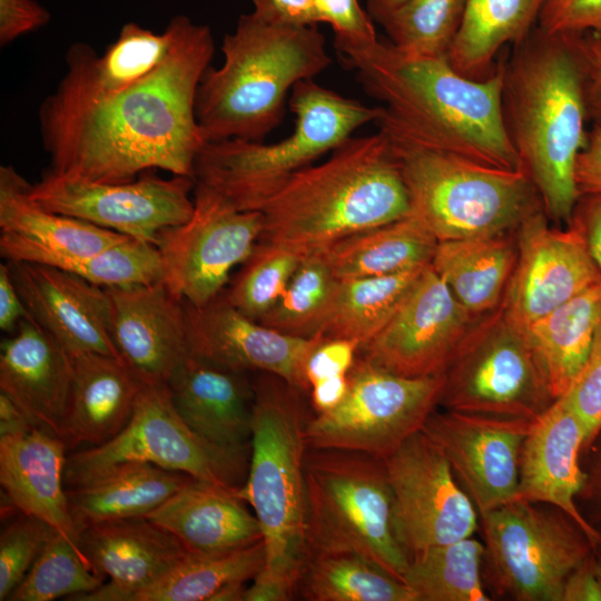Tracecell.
I'll return each mask as SVG.
<instances>
[{
	"mask_svg": "<svg viewBox=\"0 0 601 601\" xmlns=\"http://www.w3.org/2000/svg\"><path fill=\"white\" fill-rule=\"evenodd\" d=\"M258 19L280 26L312 27L319 23L315 0H252Z\"/></svg>",
	"mask_w": 601,
	"mask_h": 601,
	"instance_id": "obj_53",
	"label": "cell"
},
{
	"mask_svg": "<svg viewBox=\"0 0 601 601\" xmlns=\"http://www.w3.org/2000/svg\"><path fill=\"white\" fill-rule=\"evenodd\" d=\"M106 289L124 361L144 383H167L190 354L184 300L161 280Z\"/></svg>",
	"mask_w": 601,
	"mask_h": 601,
	"instance_id": "obj_23",
	"label": "cell"
},
{
	"mask_svg": "<svg viewBox=\"0 0 601 601\" xmlns=\"http://www.w3.org/2000/svg\"><path fill=\"white\" fill-rule=\"evenodd\" d=\"M600 494H601V479H600Z\"/></svg>",
	"mask_w": 601,
	"mask_h": 601,
	"instance_id": "obj_62",
	"label": "cell"
},
{
	"mask_svg": "<svg viewBox=\"0 0 601 601\" xmlns=\"http://www.w3.org/2000/svg\"><path fill=\"white\" fill-rule=\"evenodd\" d=\"M304 475L309 554H354L404 582L410 559L394 532L383 460L356 451L308 447Z\"/></svg>",
	"mask_w": 601,
	"mask_h": 601,
	"instance_id": "obj_8",
	"label": "cell"
},
{
	"mask_svg": "<svg viewBox=\"0 0 601 601\" xmlns=\"http://www.w3.org/2000/svg\"><path fill=\"white\" fill-rule=\"evenodd\" d=\"M289 109L295 127L286 138L265 144L245 139L208 141L199 152L195 180L236 208L259 211L295 174L332 152L361 126L375 122L381 107H370L318 85L299 81Z\"/></svg>",
	"mask_w": 601,
	"mask_h": 601,
	"instance_id": "obj_7",
	"label": "cell"
},
{
	"mask_svg": "<svg viewBox=\"0 0 601 601\" xmlns=\"http://www.w3.org/2000/svg\"><path fill=\"white\" fill-rule=\"evenodd\" d=\"M545 0H466L460 29L447 53L452 68L483 80L497 67L494 58L506 43L523 41L536 27Z\"/></svg>",
	"mask_w": 601,
	"mask_h": 601,
	"instance_id": "obj_37",
	"label": "cell"
},
{
	"mask_svg": "<svg viewBox=\"0 0 601 601\" xmlns=\"http://www.w3.org/2000/svg\"><path fill=\"white\" fill-rule=\"evenodd\" d=\"M561 397L583 423L589 445L601 431V325L584 366Z\"/></svg>",
	"mask_w": 601,
	"mask_h": 601,
	"instance_id": "obj_48",
	"label": "cell"
},
{
	"mask_svg": "<svg viewBox=\"0 0 601 601\" xmlns=\"http://www.w3.org/2000/svg\"><path fill=\"white\" fill-rule=\"evenodd\" d=\"M39 427L6 393L0 392V436L28 432Z\"/></svg>",
	"mask_w": 601,
	"mask_h": 601,
	"instance_id": "obj_59",
	"label": "cell"
},
{
	"mask_svg": "<svg viewBox=\"0 0 601 601\" xmlns=\"http://www.w3.org/2000/svg\"><path fill=\"white\" fill-rule=\"evenodd\" d=\"M72 365L61 437L68 447L104 444L129 423L145 383L117 357L79 353Z\"/></svg>",
	"mask_w": 601,
	"mask_h": 601,
	"instance_id": "obj_30",
	"label": "cell"
},
{
	"mask_svg": "<svg viewBox=\"0 0 601 601\" xmlns=\"http://www.w3.org/2000/svg\"><path fill=\"white\" fill-rule=\"evenodd\" d=\"M191 354L167 382L184 422L206 441L227 449L250 447L253 381Z\"/></svg>",
	"mask_w": 601,
	"mask_h": 601,
	"instance_id": "obj_28",
	"label": "cell"
},
{
	"mask_svg": "<svg viewBox=\"0 0 601 601\" xmlns=\"http://www.w3.org/2000/svg\"><path fill=\"white\" fill-rule=\"evenodd\" d=\"M48 265L104 288L146 285L162 278L157 246L130 237L96 254L61 257Z\"/></svg>",
	"mask_w": 601,
	"mask_h": 601,
	"instance_id": "obj_45",
	"label": "cell"
},
{
	"mask_svg": "<svg viewBox=\"0 0 601 601\" xmlns=\"http://www.w3.org/2000/svg\"><path fill=\"white\" fill-rule=\"evenodd\" d=\"M265 562L263 541L224 553L188 552L150 585L131 593L127 601H240L245 583Z\"/></svg>",
	"mask_w": 601,
	"mask_h": 601,
	"instance_id": "obj_36",
	"label": "cell"
},
{
	"mask_svg": "<svg viewBox=\"0 0 601 601\" xmlns=\"http://www.w3.org/2000/svg\"><path fill=\"white\" fill-rule=\"evenodd\" d=\"M578 53L588 118L601 126V31L572 33Z\"/></svg>",
	"mask_w": 601,
	"mask_h": 601,
	"instance_id": "obj_50",
	"label": "cell"
},
{
	"mask_svg": "<svg viewBox=\"0 0 601 601\" xmlns=\"http://www.w3.org/2000/svg\"><path fill=\"white\" fill-rule=\"evenodd\" d=\"M480 318L455 299L428 265L393 317L358 348L357 356L405 377L442 375Z\"/></svg>",
	"mask_w": 601,
	"mask_h": 601,
	"instance_id": "obj_17",
	"label": "cell"
},
{
	"mask_svg": "<svg viewBox=\"0 0 601 601\" xmlns=\"http://www.w3.org/2000/svg\"><path fill=\"white\" fill-rule=\"evenodd\" d=\"M30 314L14 285L8 264L0 265V329L14 332L21 321Z\"/></svg>",
	"mask_w": 601,
	"mask_h": 601,
	"instance_id": "obj_55",
	"label": "cell"
},
{
	"mask_svg": "<svg viewBox=\"0 0 601 601\" xmlns=\"http://www.w3.org/2000/svg\"><path fill=\"white\" fill-rule=\"evenodd\" d=\"M68 449L42 427L0 436V484L20 513L47 522L79 546L65 487Z\"/></svg>",
	"mask_w": 601,
	"mask_h": 601,
	"instance_id": "obj_29",
	"label": "cell"
},
{
	"mask_svg": "<svg viewBox=\"0 0 601 601\" xmlns=\"http://www.w3.org/2000/svg\"><path fill=\"white\" fill-rule=\"evenodd\" d=\"M579 197L601 195V126L594 125L587 135L574 171Z\"/></svg>",
	"mask_w": 601,
	"mask_h": 601,
	"instance_id": "obj_54",
	"label": "cell"
},
{
	"mask_svg": "<svg viewBox=\"0 0 601 601\" xmlns=\"http://www.w3.org/2000/svg\"><path fill=\"white\" fill-rule=\"evenodd\" d=\"M585 445L587 432L580 417L562 397L555 400L534 421L522 445L516 499L560 509L597 546L601 544V534L574 502L585 483L579 465V454Z\"/></svg>",
	"mask_w": 601,
	"mask_h": 601,
	"instance_id": "obj_26",
	"label": "cell"
},
{
	"mask_svg": "<svg viewBox=\"0 0 601 601\" xmlns=\"http://www.w3.org/2000/svg\"><path fill=\"white\" fill-rule=\"evenodd\" d=\"M562 601H601V583L589 556L565 580Z\"/></svg>",
	"mask_w": 601,
	"mask_h": 601,
	"instance_id": "obj_57",
	"label": "cell"
},
{
	"mask_svg": "<svg viewBox=\"0 0 601 601\" xmlns=\"http://www.w3.org/2000/svg\"><path fill=\"white\" fill-rule=\"evenodd\" d=\"M339 282L323 253L303 257L285 293L258 323L295 337L318 336Z\"/></svg>",
	"mask_w": 601,
	"mask_h": 601,
	"instance_id": "obj_41",
	"label": "cell"
},
{
	"mask_svg": "<svg viewBox=\"0 0 601 601\" xmlns=\"http://www.w3.org/2000/svg\"><path fill=\"white\" fill-rule=\"evenodd\" d=\"M593 563L597 577L601 583V553L598 555L597 559H593Z\"/></svg>",
	"mask_w": 601,
	"mask_h": 601,
	"instance_id": "obj_61",
	"label": "cell"
},
{
	"mask_svg": "<svg viewBox=\"0 0 601 601\" xmlns=\"http://www.w3.org/2000/svg\"><path fill=\"white\" fill-rule=\"evenodd\" d=\"M184 304L191 355L237 372L270 373L309 390L306 362L324 338L295 337L267 327L240 313L224 293L200 307Z\"/></svg>",
	"mask_w": 601,
	"mask_h": 601,
	"instance_id": "obj_20",
	"label": "cell"
},
{
	"mask_svg": "<svg viewBox=\"0 0 601 601\" xmlns=\"http://www.w3.org/2000/svg\"><path fill=\"white\" fill-rule=\"evenodd\" d=\"M382 460L392 490L394 532L408 559L473 535L480 514L447 460L422 431Z\"/></svg>",
	"mask_w": 601,
	"mask_h": 601,
	"instance_id": "obj_16",
	"label": "cell"
},
{
	"mask_svg": "<svg viewBox=\"0 0 601 601\" xmlns=\"http://www.w3.org/2000/svg\"><path fill=\"white\" fill-rule=\"evenodd\" d=\"M56 531L47 522L21 513L1 532L0 601H8Z\"/></svg>",
	"mask_w": 601,
	"mask_h": 601,
	"instance_id": "obj_46",
	"label": "cell"
},
{
	"mask_svg": "<svg viewBox=\"0 0 601 601\" xmlns=\"http://www.w3.org/2000/svg\"><path fill=\"white\" fill-rule=\"evenodd\" d=\"M72 365L69 353L31 317L2 339L0 392L39 426L61 436Z\"/></svg>",
	"mask_w": 601,
	"mask_h": 601,
	"instance_id": "obj_27",
	"label": "cell"
},
{
	"mask_svg": "<svg viewBox=\"0 0 601 601\" xmlns=\"http://www.w3.org/2000/svg\"><path fill=\"white\" fill-rule=\"evenodd\" d=\"M311 402L316 413L328 412L338 406L348 392L347 375L322 380L309 388Z\"/></svg>",
	"mask_w": 601,
	"mask_h": 601,
	"instance_id": "obj_58",
	"label": "cell"
},
{
	"mask_svg": "<svg viewBox=\"0 0 601 601\" xmlns=\"http://www.w3.org/2000/svg\"><path fill=\"white\" fill-rule=\"evenodd\" d=\"M33 321L69 353H97L124 361L111 335L106 288L58 267L7 262Z\"/></svg>",
	"mask_w": 601,
	"mask_h": 601,
	"instance_id": "obj_21",
	"label": "cell"
},
{
	"mask_svg": "<svg viewBox=\"0 0 601 601\" xmlns=\"http://www.w3.org/2000/svg\"><path fill=\"white\" fill-rule=\"evenodd\" d=\"M250 456L237 496L254 510L265 562L245 601H286L309 554L306 526L305 430L311 415L300 388L270 373L253 380Z\"/></svg>",
	"mask_w": 601,
	"mask_h": 601,
	"instance_id": "obj_5",
	"label": "cell"
},
{
	"mask_svg": "<svg viewBox=\"0 0 601 601\" xmlns=\"http://www.w3.org/2000/svg\"><path fill=\"white\" fill-rule=\"evenodd\" d=\"M518 259V229L439 242L431 266L474 317L497 309Z\"/></svg>",
	"mask_w": 601,
	"mask_h": 601,
	"instance_id": "obj_33",
	"label": "cell"
},
{
	"mask_svg": "<svg viewBox=\"0 0 601 601\" xmlns=\"http://www.w3.org/2000/svg\"><path fill=\"white\" fill-rule=\"evenodd\" d=\"M79 546L92 570L109 581L73 601H127L188 553L174 534L146 518L91 525L80 533Z\"/></svg>",
	"mask_w": 601,
	"mask_h": 601,
	"instance_id": "obj_25",
	"label": "cell"
},
{
	"mask_svg": "<svg viewBox=\"0 0 601 601\" xmlns=\"http://www.w3.org/2000/svg\"><path fill=\"white\" fill-rule=\"evenodd\" d=\"M348 392L335 408L307 422L308 447L337 449L384 459L422 430L439 405L443 377H405L364 358L347 373Z\"/></svg>",
	"mask_w": 601,
	"mask_h": 601,
	"instance_id": "obj_13",
	"label": "cell"
},
{
	"mask_svg": "<svg viewBox=\"0 0 601 601\" xmlns=\"http://www.w3.org/2000/svg\"><path fill=\"white\" fill-rule=\"evenodd\" d=\"M480 519L496 581L520 601H562L565 580L595 548L549 504L514 499Z\"/></svg>",
	"mask_w": 601,
	"mask_h": 601,
	"instance_id": "obj_12",
	"label": "cell"
},
{
	"mask_svg": "<svg viewBox=\"0 0 601 601\" xmlns=\"http://www.w3.org/2000/svg\"><path fill=\"white\" fill-rule=\"evenodd\" d=\"M466 0H406L384 23L398 50L422 57L447 58L460 29Z\"/></svg>",
	"mask_w": 601,
	"mask_h": 601,
	"instance_id": "obj_43",
	"label": "cell"
},
{
	"mask_svg": "<svg viewBox=\"0 0 601 601\" xmlns=\"http://www.w3.org/2000/svg\"><path fill=\"white\" fill-rule=\"evenodd\" d=\"M503 67L502 114L510 141L548 218L570 224L580 198L575 164L588 135L573 35L536 26Z\"/></svg>",
	"mask_w": 601,
	"mask_h": 601,
	"instance_id": "obj_3",
	"label": "cell"
},
{
	"mask_svg": "<svg viewBox=\"0 0 601 601\" xmlns=\"http://www.w3.org/2000/svg\"><path fill=\"white\" fill-rule=\"evenodd\" d=\"M319 22L334 31V46L341 57L372 48L378 38L370 13L358 0H315Z\"/></svg>",
	"mask_w": 601,
	"mask_h": 601,
	"instance_id": "obj_47",
	"label": "cell"
},
{
	"mask_svg": "<svg viewBox=\"0 0 601 601\" xmlns=\"http://www.w3.org/2000/svg\"><path fill=\"white\" fill-rule=\"evenodd\" d=\"M302 258L287 247L257 242L223 293L235 308L258 322L285 293Z\"/></svg>",
	"mask_w": 601,
	"mask_h": 601,
	"instance_id": "obj_44",
	"label": "cell"
},
{
	"mask_svg": "<svg viewBox=\"0 0 601 601\" xmlns=\"http://www.w3.org/2000/svg\"><path fill=\"white\" fill-rule=\"evenodd\" d=\"M426 267L341 280L318 336L348 339L363 346L393 317Z\"/></svg>",
	"mask_w": 601,
	"mask_h": 601,
	"instance_id": "obj_38",
	"label": "cell"
},
{
	"mask_svg": "<svg viewBox=\"0 0 601 601\" xmlns=\"http://www.w3.org/2000/svg\"><path fill=\"white\" fill-rule=\"evenodd\" d=\"M164 61L127 89L88 107L39 115L50 170L93 183H125L147 170L194 177L208 142L196 118L199 82L215 43L207 26L176 16Z\"/></svg>",
	"mask_w": 601,
	"mask_h": 601,
	"instance_id": "obj_1",
	"label": "cell"
},
{
	"mask_svg": "<svg viewBox=\"0 0 601 601\" xmlns=\"http://www.w3.org/2000/svg\"><path fill=\"white\" fill-rule=\"evenodd\" d=\"M221 52V66L206 69L196 96V118L208 141H263L283 121L294 86L332 63L317 26L274 24L253 13L240 16Z\"/></svg>",
	"mask_w": 601,
	"mask_h": 601,
	"instance_id": "obj_6",
	"label": "cell"
},
{
	"mask_svg": "<svg viewBox=\"0 0 601 601\" xmlns=\"http://www.w3.org/2000/svg\"><path fill=\"white\" fill-rule=\"evenodd\" d=\"M262 229L260 211L240 210L195 180L190 218L157 236L161 282L191 306L206 305L224 292L231 270L249 256Z\"/></svg>",
	"mask_w": 601,
	"mask_h": 601,
	"instance_id": "obj_14",
	"label": "cell"
},
{
	"mask_svg": "<svg viewBox=\"0 0 601 601\" xmlns=\"http://www.w3.org/2000/svg\"><path fill=\"white\" fill-rule=\"evenodd\" d=\"M437 238L414 216L349 235L325 255L339 279L393 275L432 263Z\"/></svg>",
	"mask_w": 601,
	"mask_h": 601,
	"instance_id": "obj_35",
	"label": "cell"
},
{
	"mask_svg": "<svg viewBox=\"0 0 601 601\" xmlns=\"http://www.w3.org/2000/svg\"><path fill=\"white\" fill-rule=\"evenodd\" d=\"M406 0H366L367 12L372 19L380 24L383 23L405 2Z\"/></svg>",
	"mask_w": 601,
	"mask_h": 601,
	"instance_id": "obj_60",
	"label": "cell"
},
{
	"mask_svg": "<svg viewBox=\"0 0 601 601\" xmlns=\"http://www.w3.org/2000/svg\"><path fill=\"white\" fill-rule=\"evenodd\" d=\"M191 476L145 462H125L67 489L78 534L95 524L146 518Z\"/></svg>",
	"mask_w": 601,
	"mask_h": 601,
	"instance_id": "obj_32",
	"label": "cell"
},
{
	"mask_svg": "<svg viewBox=\"0 0 601 601\" xmlns=\"http://www.w3.org/2000/svg\"><path fill=\"white\" fill-rule=\"evenodd\" d=\"M249 450L206 441L179 416L167 383H145L129 423L117 436L68 455L65 482L72 487L115 465L145 462L238 490L247 476Z\"/></svg>",
	"mask_w": 601,
	"mask_h": 601,
	"instance_id": "obj_10",
	"label": "cell"
},
{
	"mask_svg": "<svg viewBox=\"0 0 601 601\" xmlns=\"http://www.w3.org/2000/svg\"><path fill=\"white\" fill-rule=\"evenodd\" d=\"M49 21V11L36 0H0L1 47L38 30Z\"/></svg>",
	"mask_w": 601,
	"mask_h": 601,
	"instance_id": "obj_52",
	"label": "cell"
},
{
	"mask_svg": "<svg viewBox=\"0 0 601 601\" xmlns=\"http://www.w3.org/2000/svg\"><path fill=\"white\" fill-rule=\"evenodd\" d=\"M191 177L157 176L154 170L125 183H93L51 171L29 195L51 211L75 217L156 245L158 234L188 220L194 211Z\"/></svg>",
	"mask_w": 601,
	"mask_h": 601,
	"instance_id": "obj_15",
	"label": "cell"
},
{
	"mask_svg": "<svg viewBox=\"0 0 601 601\" xmlns=\"http://www.w3.org/2000/svg\"><path fill=\"white\" fill-rule=\"evenodd\" d=\"M13 166L0 167V254L7 262L48 265L96 254L128 236L38 205Z\"/></svg>",
	"mask_w": 601,
	"mask_h": 601,
	"instance_id": "obj_24",
	"label": "cell"
},
{
	"mask_svg": "<svg viewBox=\"0 0 601 601\" xmlns=\"http://www.w3.org/2000/svg\"><path fill=\"white\" fill-rule=\"evenodd\" d=\"M296 595L307 601H417L406 583L348 553H311Z\"/></svg>",
	"mask_w": 601,
	"mask_h": 601,
	"instance_id": "obj_39",
	"label": "cell"
},
{
	"mask_svg": "<svg viewBox=\"0 0 601 601\" xmlns=\"http://www.w3.org/2000/svg\"><path fill=\"white\" fill-rule=\"evenodd\" d=\"M177 30V17L161 33L128 22L101 56L89 45H72L66 55L67 71L56 90L42 101L39 115L88 107L127 89L164 61Z\"/></svg>",
	"mask_w": 601,
	"mask_h": 601,
	"instance_id": "obj_22",
	"label": "cell"
},
{
	"mask_svg": "<svg viewBox=\"0 0 601 601\" xmlns=\"http://www.w3.org/2000/svg\"><path fill=\"white\" fill-rule=\"evenodd\" d=\"M572 219L581 227L592 257L601 270V195L580 197Z\"/></svg>",
	"mask_w": 601,
	"mask_h": 601,
	"instance_id": "obj_56",
	"label": "cell"
},
{
	"mask_svg": "<svg viewBox=\"0 0 601 601\" xmlns=\"http://www.w3.org/2000/svg\"><path fill=\"white\" fill-rule=\"evenodd\" d=\"M392 145L408 193L410 215L439 242L515 230L526 217L543 209L524 170Z\"/></svg>",
	"mask_w": 601,
	"mask_h": 601,
	"instance_id": "obj_9",
	"label": "cell"
},
{
	"mask_svg": "<svg viewBox=\"0 0 601 601\" xmlns=\"http://www.w3.org/2000/svg\"><path fill=\"white\" fill-rule=\"evenodd\" d=\"M358 348V344L348 339H323L306 362L305 375L309 388L322 380L347 375Z\"/></svg>",
	"mask_w": 601,
	"mask_h": 601,
	"instance_id": "obj_51",
	"label": "cell"
},
{
	"mask_svg": "<svg viewBox=\"0 0 601 601\" xmlns=\"http://www.w3.org/2000/svg\"><path fill=\"white\" fill-rule=\"evenodd\" d=\"M342 59L367 96L382 102L375 124L392 144L523 170L503 120V63L474 80L447 58L408 55L388 40Z\"/></svg>",
	"mask_w": 601,
	"mask_h": 601,
	"instance_id": "obj_2",
	"label": "cell"
},
{
	"mask_svg": "<svg viewBox=\"0 0 601 601\" xmlns=\"http://www.w3.org/2000/svg\"><path fill=\"white\" fill-rule=\"evenodd\" d=\"M601 282L581 227L552 228L540 209L518 227V259L501 308L516 327L530 324Z\"/></svg>",
	"mask_w": 601,
	"mask_h": 601,
	"instance_id": "obj_18",
	"label": "cell"
},
{
	"mask_svg": "<svg viewBox=\"0 0 601 601\" xmlns=\"http://www.w3.org/2000/svg\"><path fill=\"white\" fill-rule=\"evenodd\" d=\"M236 491L191 477L146 519L174 534L191 553L242 549L263 541V533Z\"/></svg>",
	"mask_w": 601,
	"mask_h": 601,
	"instance_id": "obj_31",
	"label": "cell"
},
{
	"mask_svg": "<svg viewBox=\"0 0 601 601\" xmlns=\"http://www.w3.org/2000/svg\"><path fill=\"white\" fill-rule=\"evenodd\" d=\"M485 544L473 536L415 553L404 582L417 601H487L481 580Z\"/></svg>",
	"mask_w": 601,
	"mask_h": 601,
	"instance_id": "obj_40",
	"label": "cell"
},
{
	"mask_svg": "<svg viewBox=\"0 0 601 601\" xmlns=\"http://www.w3.org/2000/svg\"><path fill=\"white\" fill-rule=\"evenodd\" d=\"M104 582L81 549L56 531L8 601L70 600L95 591Z\"/></svg>",
	"mask_w": 601,
	"mask_h": 601,
	"instance_id": "obj_42",
	"label": "cell"
},
{
	"mask_svg": "<svg viewBox=\"0 0 601 601\" xmlns=\"http://www.w3.org/2000/svg\"><path fill=\"white\" fill-rule=\"evenodd\" d=\"M535 420L435 408L421 431L447 460L482 515L516 499L521 450Z\"/></svg>",
	"mask_w": 601,
	"mask_h": 601,
	"instance_id": "obj_19",
	"label": "cell"
},
{
	"mask_svg": "<svg viewBox=\"0 0 601 601\" xmlns=\"http://www.w3.org/2000/svg\"><path fill=\"white\" fill-rule=\"evenodd\" d=\"M259 211L258 242L305 257L410 215L411 204L395 149L378 131L346 139L324 162L295 174Z\"/></svg>",
	"mask_w": 601,
	"mask_h": 601,
	"instance_id": "obj_4",
	"label": "cell"
},
{
	"mask_svg": "<svg viewBox=\"0 0 601 601\" xmlns=\"http://www.w3.org/2000/svg\"><path fill=\"white\" fill-rule=\"evenodd\" d=\"M536 26L549 33L601 31V0H545Z\"/></svg>",
	"mask_w": 601,
	"mask_h": 601,
	"instance_id": "obj_49",
	"label": "cell"
},
{
	"mask_svg": "<svg viewBox=\"0 0 601 601\" xmlns=\"http://www.w3.org/2000/svg\"><path fill=\"white\" fill-rule=\"evenodd\" d=\"M601 325V282L530 324L526 337L554 400L584 366Z\"/></svg>",
	"mask_w": 601,
	"mask_h": 601,
	"instance_id": "obj_34",
	"label": "cell"
},
{
	"mask_svg": "<svg viewBox=\"0 0 601 601\" xmlns=\"http://www.w3.org/2000/svg\"><path fill=\"white\" fill-rule=\"evenodd\" d=\"M442 377L445 410L535 420L555 401L525 332L501 306L474 324Z\"/></svg>",
	"mask_w": 601,
	"mask_h": 601,
	"instance_id": "obj_11",
	"label": "cell"
}]
</instances>
